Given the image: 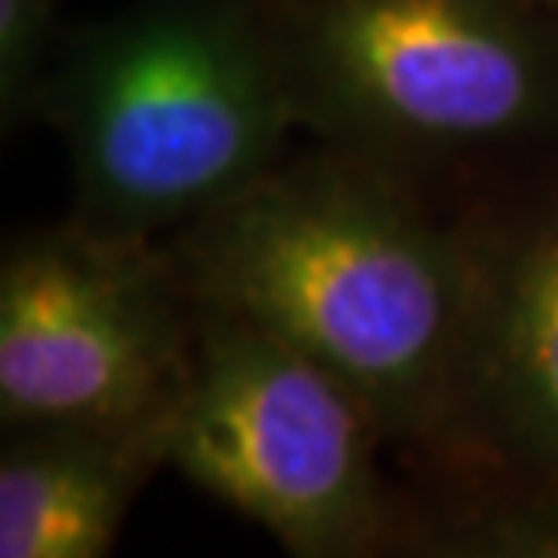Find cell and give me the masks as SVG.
I'll use <instances>...</instances> for the list:
<instances>
[{
  "mask_svg": "<svg viewBox=\"0 0 558 558\" xmlns=\"http://www.w3.org/2000/svg\"><path fill=\"white\" fill-rule=\"evenodd\" d=\"M163 243L196 305L312 355L388 439L450 450L472 243L424 210L410 178L319 145Z\"/></svg>",
  "mask_w": 558,
  "mask_h": 558,
  "instance_id": "obj_1",
  "label": "cell"
},
{
  "mask_svg": "<svg viewBox=\"0 0 558 558\" xmlns=\"http://www.w3.org/2000/svg\"><path fill=\"white\" fill-rule=\"evenodd\" d=\"M37 117L70 153L73 215L149 240L240 196L301 128L269 0H135L65 33Z\"/></svg>",
  "mask_w": 558,
  "mask_h": 558,
  "instance_id": "obj_2",
  "label": "cell"
},
{
  "mask_svg": "<svg viewBox=\"0 0 558 558\" xmlns=\"http://www.w3.org/2000/svg\"><path fill=\"white\" fill-rule=\"evenodd\" d=\"M298 124L414 182L558 128V19L533 0H269Z\"/></svg>",
  "mask_w": 558,
  "mask_h": 558,
  "instance_id": "obj_3",
  "label": "cell"
},
{
  "mask_svg": "<svg viewBox=\"0 0 558 558\" xmlns=\"http://www.w3.org/2000/svg\"><path fill=\"white\" fill-rule=\"evenodd\" d=\"M196 360L167 428V468L301 558L392 541L377 468L388 439L341 377L258 323L196 305Z\"/></svg>",
  "mask_w": 558,
  "mask_h": 558,
  "instance_id": "obj_4",
  "label": "cell"
},
{
  "mask_svg": "<svg viewBox=\"0 0 558 558\" xmlns=\"http://www.w3.org/2000/svg\"><path fill=\"white\" fill-rule=\"evenodd\" d=\"M199 312L163 240L81 215L0 258V421L128 424L174 414Z\"/></svg>",
  "mask_w": 558,
  "mask_h": 558,
  "instance_id": "obj_5",
  "label": "cell"
},
{
  "mask_svg": "<svg viewBox=\"0 0 558 558\" xmlns=\"http://www.w3.org/2000/svg\"><path fill=\"white\" fill-rule=\"evenodd\" d=\"M464 229L472 319L450 457L483 453L515 475V541L558 544V189Z\"/></svg>",
  "mask_w": 558,
  "mask_h": 558,
  "instance_id": "obj_6",
  "label": "cell"
},
{
  "mask_svg": "<svg viewBox=\"0 0 558 558\" xmlns=\"http://www.w3.org/2000/svg\"><path fill=\"white\" fill-rule=\"evenodd\" d=\"M171 414L128 424H4L0 558H106L156 468Z\"/></svg>",
  "mask_w": 558,
  "mask_h": 558,
  "instance_id": "obj_7",
  "label": "cell"
},
{
  "mask_svg": "<svg viewBox=\"0 0 558 558\" xmlns=\"http://www.w3.org/2000/svg\"><path fill=\"white\" fill-rule=\"evenodd\" d=\"M62 48L59 0H0V124L4 135L37 117L44 81Z\"/></svg>",
  "mask_w": 558,
  "mask_h": 558,
  "instance_id": "obj_8",
  "label": "cell"
},
{
  "mask_svg": "<svg viewBox=\"0 0 558 558\" xmlns=\"http://www.w3.org/2000/svg\"><path fill=\"white\" fill-rule=\"evenodd\" d=\"M533 4L544 8V11H548V15H555V19H558V0H533Z\"/></svg>",
  "mask_w": 558,
  "mask_h": 558,
  "instance_id": "obj_9",
  "label": "cell"
}]
</instances>
